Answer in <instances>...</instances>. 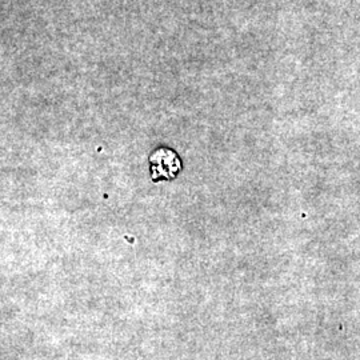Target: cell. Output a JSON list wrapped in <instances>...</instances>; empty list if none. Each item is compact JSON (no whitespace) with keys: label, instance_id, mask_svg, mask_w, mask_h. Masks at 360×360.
Wrapping results in <instances>:
<instances>
[{"label":"cell","instance_id":"1","mask_svg":"<svg viewBox=\"0 0 360 360\" xmlns=\"http://www.w3.org/2000/svg\"><path fill=\"white\" fill-rule=\"evenodd\" d=\"M150 171L154 181L175 179L181 171L179 155L171 148H158L150 156Z\"/></svg>","mask_w":360,"mask_h":360}]
</instances>
